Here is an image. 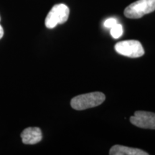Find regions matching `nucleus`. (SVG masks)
Listing matches in <instances>:
<instances>
[{"label":"nucleus","instance_id":"1","mask_svg":"<svg viewBox=\"0 0 155 155\" xmlns=\"http://www.w3.org/2000/svg\"><path fill=\"white\" fill-rule=\"evenodd\" d=\"M106 96L101 92H92L81 94L72 98L71 101V107L78 111L96 107L104 103Z\"/></svg>","mask_w":155,"mask_h":155},{"label":"nucleus","instance_id":"2","mask_svg":"<svg viewBox=\"0 0 155 155\" xmlns=\"http://www.w3.org/2000/svg\"><path fill=\"white\" fill-rule=\"evenodd\" d=\"M154 11L155 0H138L125 9L124 15L129 19H139Z\"/></svg>","mask_w":155,"mask_h":155},{"label":"nucleus","instance_id":"3","mask_svg":"<svg viewBox=\"0 0 155 155\" xmlns=\"http://www.w3.org/2000/svg\"><path fill=\"white\" fill-rule=\"evenodd\" d=\"M70 14L69 8L64 4H58L53 6L45 18V26L49 29L55 28L58 25L65 23Z\"/></svg>","mask_w":155,"mask_h":155},{"label":"nucleus","instance_id":"4","mask_svg":"<svg viewBox=\"0 0 155 155\" xmlns=\"http://www.w3.org/2000/svg\"><path fill=\"white\" fill-rule=\"evenodd\" d=\"M115 50L120 55L129 58H139L144 55V50L142 45L137 40H125L115 45Z\"/></svg>","mask_w":155,"mask_h":155},{"label":"nucleus","instance_id":"5","mask_svg":"<svg viewBox=\"0 0 155 155\" xmlns=\"http://www.w3.org/2000/svg\"><path fill=\"white\" fill-rule=\"evenodd\" d=\"M130 122L141 129H155V114L152 112L137 111L130 117Z\"/></svg>","mask_w":155,"mask_h":155},{"label":"nucleus","instance_id":"6","mask_svg":"<svg viewBox=\"0 0 155 155\" xmlns=\"http://www.w3.org/2000/svg\"><path fill=\"white\" fill-rule=\"evenodd\" d=\"M21 138L25 144H36L42 140V131L38 127L27 128L21 134Z\"/></svg>","mask_w":155,"mask_h":155},{"label":"nucleus","instance_id":"7","mask_svg":"<svg viewBox=\"0 0 155 155\" xmlns=\"http://www.w3.org/2000/svg\"><path fill=\"white\" fill-rule=\"evenodd\" d=\"M110 155H148L144 151L121 145H114L109 151Z\"/></svg>","mask_w":155,"mask_h":155},{"label":"nucleus","instance_id":"8","mask_svg":"<svg viewBox=\"0 0 155 155\" xmlns=\"http://www.w3.org/2000/svg\"><path fill=\"white\" fill-rule=\"evenodd\" d=\"M110 34L112 36V38L114 39H118L123 35L124 29L121 24L117 23L116 25H114L113 28L110 29Z\"/></svg>","mask_w":155,"mask_h":155},{"label":"nucleus","instance_id":"9","mask_svg":"<svg viewBox=\"0 0 155 155\" xmlns=\"http://www.w3.org/2000/svg\"><path fill=\"white\" fill-rule=\"evenodd\" d=\"M117 23H118L117 19H116L115 18H108L106 19L105 22H104V25L105 28L111 29V28H113L114 25L117 24Z\"/></svg>","mask_w":155,"mask_h":155},{"label":"nucleus","instance_id":"10","mask_svg":"<svg viewBox=\"0 0 155 155\" xmlns=\"http://www.w3.org/2000/svg\"><path fill=\"white\" fill-rule=\"evenodd\" d=\"M4 35V30H3V28L0 25V39H2Z\"/></svg>","mask_w":155,"mask_h":155}]
</instances>
